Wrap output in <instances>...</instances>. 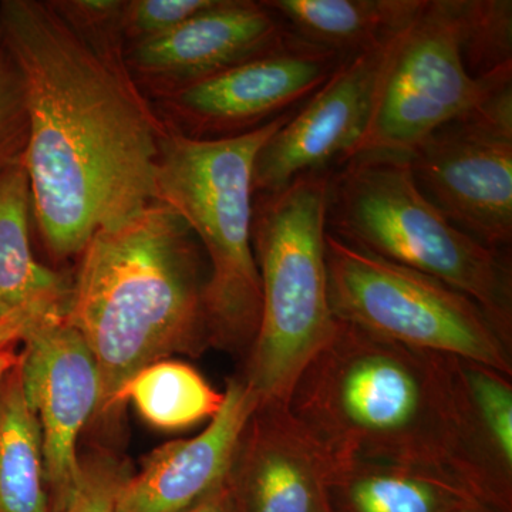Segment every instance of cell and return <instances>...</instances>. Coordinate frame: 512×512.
I'll return each instance as SVG.
<instances>
[{
	"label": "cell",
	"mask_w": 512,
	"mask_h": 512,
	"mask_svg": "<svg viewBox=\"0 0 512 512\" xmlns=\"http://www.w3.org/2000/svg\"><path fill=\"white\" fill-rule=\"evenodd\" d=\"M461 55L474 79L512 69L511 0H456Z\"/></svg>",
	"instance_id": "21"
},
{
	"label": "cell",
	"mask_w": 512,
	"mask_h": 512,
	"mask_svg": "<svg viewBox=\"0 0 512 512\" xmlns=\"http://www.w3.org/2000/svg\"><path fill=\"white\" fill-rule=\"evenodd\" d=\"M402 32L346 57L272 134L255 157L254 195L284 190L303 174L335 170L357 156L372 119L377 87Z\"/></svg>",
	"instance_id": "11"
},
{
	"label": "cell",
	"mask_w": 512,
	"mask_h": 512,
	"mask_svg": "<svg viewBox=\"0 0 512 512\" xmlns=\"http://www.w3.org/2000/svg\"><path fill=\"white\" fill-rule=\"evenodd\" d=\"M0 512H52L42 430L23 393L19 357L0 383Z\"/></svg>",
	"instance_id": "19"
},
{
	"label": "cell",
	"mask_w": 512,
	"mask_h": 512,
	"mask_svg": "<svg viewBox=\"0 0 512 512\" xmlns=\"http://www.w3.org/2000/svg\"><path fill=\"white\" fill-rule=\"evenodd\" d=\"M126 400L151 426L180 430L211 420L220 412L224 392H217L187 363L160 360L128 380L119 403Z\"/></svg>",
	"instance_id": "20"
},
{
	"label": "cell",
	"mask_w": 512,
	"mask_h": 512,
	"mask_svg": "<svg viewBox=\"0 0 512 512\" xmlns=\"http://www.w3.org/2000/svg\"><path fill=\"white\" fill-rule=\"evenodd\" d=\"M461 365L478 430L495 460L512 473L511 376L470 360Z\"/></svg>",
	"instance_id": "22"
},
{
	"label": "cell",
	"mask_w": 512,
	"mask_h": 512,
	"mask_svg": "<svg viewBox=\"0 0 512 512\" xmlns=\"http://www.w3.org/2000/svg\"><path fill=\"white\" fill-rule=\"evenodd\" d=\"M426 0H264L293 35L343 57L402 32Z\"/></svg>",
	"instance_id": "17"
},
{
	"label": "cell",
	"mask_w": 512,
	"mask_h": 512,
	"mask_svg": "<svg viewBox=\"0 0 512 512\" xmlns=\"http://www.w3.org/2000/svg\"><path fill=\"white\" fill-rule=\"evenodd\" d=\"M296 110V109H295ZM241 136L202 140L168 126L158 157L157 201L173 208L207 256L211 343L249 348L261 318V279L252 248L256 154L293 111Z\"/></svg>",
	"instance_id": "5"
},
{
	"label": "cell",
	"mask_w": 512,
	"mask_h": 512,
	"mask_svg": "<svg viewBox=\"0 0 512 512\" xmlns=\"http://www.w3.org/2000/svg\"><path fill=\"white\" fill-rule=\"evenodd\" d=\"M326 227L466 293L512 343L511 265L503 251L461 231L421 192L409 157L359 154L332 170Z\"/></svg>",
	"instance_id": "4"
},
{
	"label": "cell",
	"mask_w": 512,
	"mask_h": 512,
	"mask_svg": "<svg viewBox=\"0 0 512 512\" xmlns=\"http://www.w3.org/2000/svg\"><path fill=\"white\" fill-rule=\"evenodd\" d=\"M0 28L22 72L32 217L56 258L157 201L167 124L131 76L126 45L83 35L52 0H0Z\"/></svg>",
	"instance_id": "1"
},
{
	"label": "cell",
	"mask_w": 512,
	"mask_h": 512,
	"mask_svg": "<svg viewBox=\"0 0 512 512\" xmlns=\"http://www.w3.org/2000/svg\"><path fill=\"white\" fill-rule=\"evenodd\" d=\"M508 83L512 69L483 79L468 73L461 55L456 0H426L389 57L357 156L407 157L437 128Z\"/></svg>",
	"instance_id": "8"
},
{
	"label": "cell",
	"mask_w": 512,
	"mask_h": 512,
	"mask_svg": "<svg viewBox=\"0 0 512 512\" xmlns=\"http://www.w3.org/2000/svg\"><path fill=\"white\" fill-rule=\"evenodd\" d=\"M330 174H303L284 190L254 195L252 248L262 305L242 380L259 407L288 403L296 380L338 323L326 269Z\"/></svg>",
	"instance_id": "6"
},
{
	"label": "cell",
	"mask_w": 512,
	"mask_h": 512,
	"mask_svg": "<svg viewBox=\"0 0 512 512\" xmlns=\"http://www.w3.org/2000/svg\"><path fill=\"white\" fill-rule=\"evenodd\" d=\"M28 144L25 83L0 28V174L23 161Z\"/></svg>",
	"instance_id": "23"
},
{
	"label": "cell",
	"mask_w": 512,
	"mask_h": 512,
	"mask_svg": "<svg viewBox=\"0 0 512 512\" xmlns=\"http://www.w3.org/2000/svg\"><path fill=\"white\" fill-rule=\"evenodd\" d=\"M421 192L481 244L512 242V83L437 128L409 154Z\"/></svg>",
	"instance_id": "9"
},
{
	"label": "cell",
	"mask_w": 512,
	"mask_h": 512,
	"mask_svg": "<svg viewBox=\"0 0 512 512\" xmlns=\"http://www.w3.org/2000/svg\"><path fill=\"white\" fill-rule=\"evenodd\" d=\"M450 512H495L490 510V508L484 507L483 504L477 503V501H471V503H467L464 505H460L456 510Z\"/></svg>",
	"instance_id": "28"
},
{
	"label": "cell",
	"mask_w": 512,
	"mask_h": 512,
	"mask_svg": "<svg viewBox=\"0 0 512 512\" xmlns=\"http://www.w3.org/2000/svg\"><path fill=\"white\" fill-rule=\"evenodd\" d=\"M217 0H126L123 32L126 46L171 32Z\"/></svg>",
	"instance_id": "24"
},
{
	"label": "cell",
	"mask_w": 512,
	"mask_h": 512,
	"mask_svg": "<svg viewBox=\"0 0 512 512\" xmlns=\"http://www.w3.org/2000/svg\"><path fill=\"white\" fill-rule=\"evenodd\" d=\"M32 198L23 161L0 174V316L6 345L30 330L67 319L73 279L37 261Z\"/></svg>",
	"instance_id": "16"
},
{
	"label": "cell",
	"mask_w": 512,
	"mask_h": 512,
	"mask_svg": "<svg viewBox=\"0 0 512 512\" xmlns=\"http://www.w3.org/2000/svg\"><path fill=\"white\" fill-rule=\"evenodd\" d=\"M258 407L244 380H229L220 412L207 429L151 454L141 473L121 485L116 512H180L210 493L229 476Z\"/></svg>",
	"instance_id": "15"
},
{
	"label": "cell",
	"mask_w": 512,
	"mask_h": 512,
	"mask_svg": "<svg viewBox=\"0 0 512 512\" xmlns=\"http://www.w3.org/2000/svg\"><path fill=\"white\" fill-rule=\"evenodd\" d=\"M328 495L333 512H450L476 501L444 478L365 460L336 464Z\"/></svg>",
	"instance_id": "18"
},
{
	"label": "cell",
	"mask_w": 512,
	"mask_h": 512,
	"mask_svg": "<svg viewBox=\"0 0 512 512\" xmlns=\"http://www.w3.org/2000/svg\"><path fill=\"white\" fill-rule=\"evenodd\" d=\"M0 348H9V346L6 345L5 336H3L2 316H0Z\"/></svg>",
	"instance_id": "29"
},
{
	"label": "cell",
	"mask_w": 512,
	"mask_h": 512,
	"mask_svg": "<svg viewBox=\"0 0 512 512\" xmlns=\"http://www.w3.org/2000/svg\"><path fill=\"white\" fill-rule=\"evenodd\" d=\"M180 512H237L231 484H229V476L210 493L205 494L200 500L195 501L190 507Z\"/></svg>",
	"instance_id": "26"
},
{
	"label": "cell",
	"mask_w": 512,
	"mask_h": 512,
	"mask_svg": "<svg viewBox=\"0 0 512 512\" xmlns=\"http://www.w3.org/2000/svg\"><path fill=\"white\" fill-rule=\"evenodd\" d=\"M333 464L365 460L414 468L512 512V473L478 430L457 357L409 348L336 323L288 403Z\"/></svg>",
	"instance_id": "2"
},
{
	"label": "cell",
	"mask_w": 512,
	"mask_h": 512,
	"mask_svg": "<svg viewBox=\"0 0 512 512\" xmlns=\"http://www.w3.org/2000/svg\"><path fill=\"white\" fill-rule=\"evenodd\" d=\"M79 256L67 319L99 366L100 409L119 404L144 367L211 343L207 256L173 208L153 202L96 232Z\"/></svg>",
	"instance_id": "3"
},
{
	"label": "cell",
	"mask_w": 512,
	"mask_h": 512,
	"mask_svg": "<svg viewBox=\"0 0 512 512\" xmlns=\"http://www.w3.org/2000/svg\"><path fill=\"white\" fill-rule=\"evenodd\" d=\"M16 360H18V356L13 355L8 348H0V383L10 367L15 365Z\"/></svg>",
	"instance_id": "27"
},
{
	"label": "cell",
	"mask_w": 512,
	"mask_h": 512,
	"mask_svg": "<svg viewBox=\"0 0 512 512\" xmlns=\"http://www.w3.org/2000/svg\"><path fill=\"white\" fill-rule=\"evenodd\" d=\"M325 512H333L332 508H330V504L328 505V508H326Z\"/></svg>",
	"instance_id": "30"
},
{
	"label": "cell",
	"mask_w": 512,
	"mask_h": 512,
	"mask_svg": "<svg viewBox=\"0 0 512 512\" xmlns=\"http://www.w3.org/2000/svg\"><path fill=\"white\" fill-rule=\"evenodd\" d=\"M346 57L296 37L289 45L156 99L168 126L185 136H241L298 109Z\"/></svg>",
	"instance_id": "10"
},
{
	"label": "cell",
	"mask_w": 512,
	"mask_h": 512,
	"mask_svg": "<svg viewBox=\"0 0 512 512\" xmlns=\"http://www.w3.org/2000/svg\"><path fill=\"white\" fill-rule=\"evenodd\" d=\"M20 342L23 393L42 430L50 510L59 512L82 481L77 441L100 404L99 366L69 319L30 330Z\"/></svg>",
	"instance_id": "12"
},
{
	"label": "cell",
	"mask_w": 512,
	"mask_h": 512,
	"mask_svg": "<svg viewBox=\"0 0 512 512\" xmlns=\"http://www.w3.org/2000/svg\"><path fill=\"white\" fill-rule=\"evenodd\" d=\"M295 39L264 0H217L171 32L127 45L126 63L141 92L160 99Z\"/></svg>",
	"instance_id": "13"
},
{
	"label": "cell",
	"mask_w": 512,
	"mask_h": 512,
	"mask_svg": "<svg viewBox=\"0 0 512 512\" xmlns=\"http://www.w3.org/2000/svg\"><path fill=\"white\" fill-rule=\"evenodd\" d=\"M332 458L286 404L258 407L229 473L237 512H325Z\"/></svg>",
	"instance_id": "14"
},
{
	"label": "cell",
	"mask_w": 512,
	"mask_h": 512,
	"mask_svg": "<svg viewBox=\"0 0 512 512\" xmlns=\"http://www.w3.org/2000/svg\"><path fill=\"white\" fill-rule=\"evenodd\" d=\"M330 308L339 322L409 348L512 376V343L466 293L326 232Z\"/></svg>",
	"instance_id": "7"
},
{
	"label": "cell",
	"mask_w": 512,
	"mask_h": 512,
	"mask_svg": "<svg viewBox=\"0 0 512 512\" xmlns=\"http://www.w3.org/2000/svg\"><path fill=\"white\" fill-rule=\"evenodd\" d=\"M127 478L116 464L83 466L79 488L59 512H116L117 497Z\"/></svg>",
	"instance_id": "25"
}]
</instances>
